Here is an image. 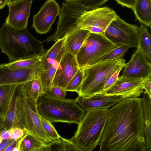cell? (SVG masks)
<instances>
[{"label":"cell","instance_id":"obj_1","mask_svg":"<svg viewBox=\"0 0 151 151\" xmlns=\"http://www.w3.org/2000/svg\"><path fill=\"white\" fill-rule=\"evenodd\" d=\"M100 151H146L142 99H123L109 109Z\"/></svg>","mask_w":151,"mask_h":151},{"label":"cell","instance_id":"obj_2","mask_svg":"<svg viewBox=\"0 0 151 151\" xmlns=\"http://www.w3.org/2000/svg\"><path fill=\"white\" fill-rule=\"evenodd\" d=\"M42 43L27 28L19 30L4 23L0 28V47L11 62L45 54Z\"/></svg>","mask_w":151,"mask_h":151},{"label":"cell","instance_id":"obj_3","mask_svg":"<svg viewBox=\"0 0 151 151\" xmlns=\"http://www.w3.org/2000/svg\"><path fill=\"white\" fill-rule=\"evenodd\" d=\"M37 104L39 115L51 122L78 125L86 112L78 103L76 99L57 98L47 92L43 93L40 97Z\"/></svg>","mask_w":151,"mask_h":151},{"label":"cell","instance_id":"obj_4","mask_svg":"<svg viewBox=\"0 0 151 151\" xmlns=\"http://www.w3.org/2000/svg\"><path fill=\"white\" fill-rule=\"evenodd\" d=\"M109 110L102 108L86 111L70 139L83 151H92L98 145Z\"/></svg>","mask_w":151,"mask_h":151},{"label":"cell","instance_id":"obj_5","mask_svg":"<svg viewBox=\"0 0 151 151\" xmlns=\"http://www.w3.org/2000/svg\"><path fill=\"white\" fill-rule=\"evenodd\" d=\"M17 106V118L20 128L48 145L55 141L44 129L37 109V101L32 98L19 84Z\"/></svg>","mask_w":151,"mask_h":151},{"label":"cell","instance_id":"obj_6","mask_svg":"<svg viewBox=\"0 0 151 151\" xmlns=\"http://www.w3.org/2000/svg\"><path fill=\"white\" fill-rule=\"evenodd\" d=\"M123 58L101 61L83 69V77L79 90L78 96L87 97L93 95L105 82L118 70L124 67Z\"/></svg>","mask_w":151,"mask_h":151},{"label":"cell","instance_id":"obj_7","mask_svg":"<svg viewBox=\"0 0 151 151\" xmlns=\"http://www.w3.org/2000/svg\"><path fill=\"white\" fill-rule=\"evenodd\" d=\"M118 45L106 37L104 33H90L76 55L79 68L83 69L100 61Z\"/></svg>","mask_w":151,"mask_h":151},{"label":"cell","instance_id":"obj_8","mask_svg":"<svg viewBox=\"0 0 151 151\" xmlns=\"http://www.w3.org/2000/svg\"><path fill=\"white\" fill-rule=\"evenodd\" d=\"M84 5L81 2H67L62 5L55 33L44 42H56L68 33L80 29L78 26L79 19L86 11L95 9Z\"/></svg>","mask_w":151,"mask_h":151},{"label":"cell","instance_id":"obj_9","mask_svg":"<svg viewBox=\"0 0 151 151\" xmlns=\"http://www.w3.org/2000/svg\"><path fill=\"white\" fill-rule=\"evenodd\" d=\"M139 32L137 26L126 22L118 16L106 29L104 34L115 44L137 48Z\"/></svg>","mask_w":151,"mask_h":151},{"label":"cell","instance_id":"obj_10","mask_svg":"<svg viewBox=\"0 0 151 151\" xmlns=\"http://www.w3.org/2000/svg\"><path fill=\"white\" fill-rule=\"evenodd\" d=\"M118 15L112 9L107 7H97L93 9L85 11L78 20L80 29L93 27L104 31L110 23Z\"/></svg>","mask_w":151,"mask_h":151},{"label":"cell","instance_id":"obj_11","mask_svg":"<svg viewBox=\"0 0 151 151\" xmlns=\"http://www.w3.org/2000/svg\"><path fill=\"white\" fill-rule=\"evenodd\" d=\"M41 66L20 69H10L0 64V86L19 84L29 81L40 78Z\"/></svg>","mask_w":151,"mask_h":151},{"label":"cell","instance_id":"obj_12","mask_svg":"<svg viewBox=\"0 0 151 151\" xmlns=\"http://www.w3.org/2000/svg\"><path fill=\"white\" fill-rule=\"evenodd\" d=\"M60 11V6L55 0H47L34 16L33 27L38 33H46L50 29Z\"/></svg>","mask_w":151,"mask_h":151},{"label":"cell","instance_id":"obj_13","mask_svg":"<svg viewBox=\"0 0 151 151\" xmlns=\"http://www.w3.org/2000/svg\"><path fill=\"white\" fill-rule=\"evenodd\" d=\"M145 79L119 76L116 81L104 94L121 96L123 99L138 97L144 92L142 85Z\"/></svg>","mask_w":151,"mask_h":151},{"label":"cell","instance_id":"obj_14","mask_svg":"<svg viewBox=\"0 0 151 151\" xmlns=\"http://www.w3.org/2000/svg\"><path fill=\"white\" fill-rule=\"evenodd\" d=\"M122 76L128 78H151V63L138 47L125 64Z\"/></svg>","mask_w":151,"mask_h":151},{"label":"cell","instance_id":"obj_15","mask_svg":"<svg viewBox=\"0 0 151 151\" xmlns=\"http://www.w3.org/2000/svg\"><path fill=\"white\" fill-rule=\"evenodd\" d=\"M32 1L21 0L7 5L9 12L5 23L19 30L27 28Z\"/></svg>","mask_w":151,"mask_h":151},{"label":"cell","instance_id":"obj_16","mask_svg":"<svg viewBox=\"0 0 151 151\" xmlns=\"http://www.w3.org/2000/svg\"><path fill=\"white\" fill-rule=\"evenodd\" d=\"M79 68L76 56L66 51L57 68L52 86H58L65 89Z\"/></svg>","mask_w":151,"mask_h":151},{"label":"cell","instance_id":"obj_17","mask_svg":"<svg viewBox=\"0 0 151 151\" xmlns=\"http://www.w3.org/2000/svg\"><path fill=\"white\" fill-rule=\"evenodd\" d=\"M78 103L86 111L90 109H109L118 104L123 98L121 96L101 94L85 97L78 96Z\"/></svg>","mask_w":151,"mask_h":151},{"label":"cell","instance_id":"obj_18","mask_svg":"<svg viewBox=\"0 0 151 151\" xmlns=\"http://www.w3.org/2000/svg\"><path fill=\"white\" fill-rule=\"evenodd\" d=\"M90 33L87 30L80 29L66 35L64 43L66 51L76 56Z\"/></svg>","mask_w":151,"mask_h":151},{"label":"cell","instance_id":"obj_19","mask_svg":"<svg viewBox=\"0 0 151 151\" xmlns=\"http://www.w3.org/2000/svg\"><path fill=\"white\" fill-rule=\"evenodd\" d=\"M142 99L146 151H151V98L145 91Z\"/></svg>","mask_w":151,"mask_h":151},{"label":"cell","instance_id":"obj_20","mask_svg":"<svg viewBox=\"0 0 151 151\" xmlns=\"http://www.w3.org/2000/svg\"><path fill=\"white\" fill-rule=\"evenodd\" d=\"M132 9L138 21L151 28V0H135Z\"/></svg>","mask_w":151,"mask_h":151},{"label":"cell","instance_id":"obj_21","mask_svg":"<svg viewBox=\"0 0 151 151\" xmlns=\"http://www.w3.org/2000/svg\"><path fill=\"white\" fill-rule=\"evenodd\" d=\"M66 52L64 45L53 63L47 70L42 71L40 77L44 92H48L52 86L54 77L60 60Z\"/></svg>","mask_w":151,"mask_h":151},{"label":"cell","instance_id":"obj_22","mask_svg":"<svg viewBox=\"0 0 151 151\" xmlns=\"http://www.w3.org/2000/svg\"><path fill=\"white\" fill-rule=\"evenodd\" d=\"M50 145L26 133L21 142L20 151H49Z\"/></svg>","mask_w":151,"mask_h":151},{"label":"cell","instance_id":"obj_23","mask_svg":"<svg viewBox=\"0 0 151 151\" xmlns=\"http://www.w3.org/2000/svg\"><path fill=\"white\" fill-rule=\"evenodd\" d=\"M18 85L15 89L4 119L3 129L9 130L12 128H20L17 118V101L18 94Z\"/></svg>","mask_w":151,"mask_h":151},{"label":"cell","instance_id":"obj_24","mask_svg":"<svg viewBox=\"0 0 151 151\" xmlns=\"http://www.w3.org/2000/svg\"><path fill=\"white\" fill-rule=\"evenodd\" d=\"M66 36L59 39L52 46L47 50L41 63L42 71L47 70L53 63L64 45Z\"/></svg>","mask_w":151,"mask_h":151},{"label":"cell","instance_id":"obj_25","mask_svg":"<svg viewBox=\"0 0 151 151\" xmlns=\"http://www.w3.org/2000/svg\"><path fill=\"white\" fill-rule=\"evenodd\" d=\"M18 85L0 86V116L4 121Z\"/></svg>","mask_w":151,"mask_h":151},{"label":"cell","instance_id":"obj_26","mask_svg":"<svg viewBox=\"0 0 151 151\" xmlns=\"http://www.w3.org/2000/svg\"><path fill=\"white\" fill-rule=\"evenodd\" d=\"M139 32L138 41L139 48L145 56L147 59L151 61V38L147 26L142 24L139 27ZM137 47V48H138Z\"/></svg>","mask_w":151,"mask_h":151},{"label":"cell","instance_id":"obj_27","mask_svg":"<svg viewBox=\"0 0 151 151\" xmlns=\"http://www.w3.org/2000/svg\"><path fill=\"white\" fill-rule=\"evenodd\" d=\"M45 54L10 61L5 63V65L12 69H20L35 66H41L43 58Z\"/></svg>","mask_w":151,"mask_h":151},{"label":"cell","instance_id":"obj_28","mask_svg":"<svg viewBox=\"0 0 151 151\" xmlns=\"http://www.w3.org/2000/svg\"><path fill=\"white\" fill-rule=\"evenodd\" d=\"M21 84L23 90L37 101L44 93L40 78L29 81Z\"/></svg>","mask_w":151,"mask_h":151},{"label":"cell","instance_id":"obj_29","mask_svg":"<svg viewBox=\"0 0 151 151\" xmlns=\"http://www.w3.org/2000/svg\"><path fill=\"white\" fill-rule=\"evenodd\" d=\"M83 151L70 139H68L61 137L50 145L49 151Z\"/></svg>","mask_w":151,"mask_h":151},{"label":"cell","instance_id":"obj_30","mask_svg":"<svg viewBox=\"0 0 151 151\" xmlns=\"http://www.w3.org/2000/svg\"><path fill=\"white\" fill-rule=\"evenodd\" d=\"M83 77V69L79 68L68 83L65 90L66 91L77 92L82 83Z\"/></svg>","mask_w":151,"mask_h":151},{"label":"cell","instance_id":"obj_31","mask_svg":"<svg viewBox=\"0 0 151 151\" xmlns=\"http://www.w3.org/2000/svg\"><path fill=\"white\" fill-rule=\"evenodd\" d=\"M130 47L128 46L119 45L110 52L101 61L112 60L122 58L125 52Z\"/></svg>","mask_w":151,"mask_h":151},{"label":"cell","instance_id":"obj_32","mask_svg":"<svg viewBox=\"0 0 151 151\" xmlns=\"http://www.w3.org/2000/svg\"><path fill=\"white\" fill-rule=\"evenodd\" d=\"M40 117L43 128L48 135L53 140L55 141L58 140L60 136L52 124L51 122L40 116Z\"/></svg>","mask_w":151,"mask_h":151},{"label":"cell","instance_id":"obj_33","mask_svg":"<svg viewBox=\"0 0 151 151\" xmlns=\"http://www.w3.org/2000/svg\"><path fill=\"white\" fill-rule=\"evenodd\" d=\"M123 68H121L115 72L105 83L103 86L93 95L105 93L117 80L119 74Z\"/></svg>","mask_w":151,"mask_h":151},{"label":"cell","instance_id":"obj_34","mask_svg":"<svg viewBox=\"0 0 151 151\" xmlns=\"http://www.w3.org/2000/svg\"><path fill=\"white\" fill-rule=\"evenodd\" d=\"M47 92L54 97L61 99H65L66 93L65 89L57 86H52Z\"/></svg>","mask_w":151,"mask_h":151},{"label":"cell","instance_id":"obj_35","mask_svg":"<svg viewBox=\"0 0 151 151\" xmlns=\"http://www.w3.org/2000/svg\"><path fill=\"white\" fill-rule=\"evenodd\" d=\"M9 130L10 138L14 140L21 138L26 133L23 129L19 127L12 128Z\"/></svg>","mask_w":151,"mask_h":151},{"label":"cell","instance_id":"obj_36","mask_svg":"<svg viewBox=\"0 0 151 151\" xmlns=\"http://www.w3.org/2000/svg\"><path fill=\"white\" fill-rule=\"evenodd\" d=\"M109 0H83L82 4L85 6L96 7L101 6Z\"/></svg>","mask_w":151,"mask_h":151},{"label":"cell","instance_id":"obj_37","mask_svg":"<svg viewBox=\"0 0 151 151\" xmlns=\"http://www.w3.org/2000/svg\"><path fill=\"white\" fill-rule=\"evenodd\" d=\"M119 4L123 6L132 9L135 0H115Z\"/></svg>","mask_w":151,"mask_h":151},{"label":"cell","instance_id":"obj_38","mask_svg":"<svg viewBox=\"0 0 151 151\" xmlns=\"http://www.w3.org/2000/svg\"><path fill=\"white\" fill-rule=\"evenodd\" d=\"M142 87L151 98V78L145 79L142 85Z\"/></svg>","mask_w":151,"mask_h":151},{"label":"cell","instance_id":"obj_39","mask_svg":"<svg viewBox=\"0 0 151 151\" xmlns=\"http://www.w3.org/2000/svg\"><path fill=\"white\" fill-rule=\"evenodd\" d=\"M15 140L10 139L2 141L0 143V151H4L5 149Z\"/></svg>","mask_w":151,"mask_h":151},{"label":"cell","instance_id":"obj_40","mask_svg":"<svg viewBox=\"0 0 151 151\" xmlns=\"http://www.w3.org/2000/svg\"><path fill=\"white\" fill-rule=\"evenodd\" d=\"M19 139L15 140L10 144L4 150V151H12V149L17 144Z\"/></svg>","mask_w":151,"mask_h":151},{"label":"cell","instance_id":"obj_41","mask_svg":"<svg viewBox=\"0 0 151 151\" xmlns=\"http://www.w3.org/2000/svg\"><path fill=\"white\" fill-rule=\"evenodd\" d=\"M7 3V0H0V9H3Z\"/></svg>","mask_w":151,"mask_h":151},{"label":"cell","instance_id":"obj_42","mask_svg":"<svg viewBox=\"0 0 151 151\" xmlns=\"http://www.w3.org/2000/svg\"><path fill=\"white\" fill-rule=\"evenodd\" d=\"M4 127V121L0 116V132L3 129Z\"/></svg>","mask_w":151,"mask_h":151},{"label":"cell","instance_id":"obj_43","mask_svg":"<svg viewBox=\"0 0 151 151\" xmlns=\"http://www.w3.org/2000/svg\"><path fill=\"white\" fill-rule=\"evenodd\" d=\"M67 2H81L83 0H64Z\"/></svg>","mask_w":151,"mask_h":151},{"label":"cell","instance_id":"obj_44","mask_svg":"<svg viewBox=\"0 0 151 151\" xmlns=\"http://www.w3.org/2000/svg\"><path fill=\"white\" fill-rule=\"evenodd\" d=\"M21 0H7V5H8V4L19 1H20Z\"/></svg>","mask_w":151,"mask_h":151}]
</instances>
